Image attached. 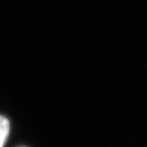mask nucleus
I'll list each match as a JSON object with an SVG mask.
<instances>
[{
	"mask_svg": "<svg viewBox=\"0 0 147 147\" xmlns=\"http://www.w3.org/2000/svg\"><path fill=\"white\" fill-rule=\"evenodd\" d=\"M9 134V122L3 115H0V147H3Z\"/></svg>",
	"mask_w": 147,
	"mask_h": 147,
	"instance_id": "1",
	"label": "nucleus"
}]
</instances>
